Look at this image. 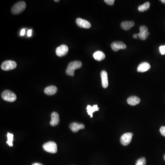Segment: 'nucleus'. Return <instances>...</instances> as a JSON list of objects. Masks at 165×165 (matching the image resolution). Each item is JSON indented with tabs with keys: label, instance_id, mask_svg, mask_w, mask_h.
<instances>
[{
	"label": "nucleus",
	"instance_id": "12",
	"mask_svg": "<svg viewBox=\"0 0 165 165\" xmlns=\"http://www.w3.org/2000/svg\"><path fill=\"white\" fill-rule=\"evenodd\" d=\"M101 78L102 81V87L106 88L108 86V80L107 72L105 70L101 71Z\"/></svg>",
	"mask_w": 165,
	"mask_h": 165
},
{
	"label": "nucleus",
	"instance_id": "7",
	"mask_svg": "<svg viewBox=\"0 0 165 165\" xmlns=\"http://www.w3.org/2000/svg\"><path fill=\"white\" fill-rule=\"evenodd\" d=\"M140 32L138 34V37L142 40H145L147 39L150 32H148V29L147 26L145 25L141 26L139 28Z\"/></svg>",
	"mask_w": 165,
	"mask_h": 165
},
{
	"label": "nucleus",
	"instance_id": "31",
	"mask_svg": "<svg viewBox=\"0 0 165 165\" xmlns=\"http://www.w3.org/2000/svg\"><path fill=\"white\" fill-rule=\"evenodd\" d=\"M55 1V2H58V1H58V0H57V1H56V0H55V1Z\"/></svg>",
	"mask_w": 165,
	"mask_h": 165
},
{
	"label": "nucleus",
	"instance_id": "25",
	"mask_svg": "<svg viewBox=\"0 0 165 165\" xmlns=\"http://www.w3.org/2000/svg\"><path fill=\"white\" fill-rule=\"evenodd\" d=\"M159 49H160V52L162 55H164V54H165L164 45H162V46H160V48H159Z\"/></svg>",
	"mask_w": 165,
	"mask_h": 165
},
{
	"label": "nucleus",
	"instance_id": "13",
	"mask_svg": "<svg viewBox=\"0 0 165 165\" xmlns=\"http://www.w3.org/2000/svg\"><path fill=\"white\" fill-rule=\"evenodd\" d=\"M59 122V116L56 112H53L51 115V121L50 124L52 126H56Z\"/></svg>",
	"mask_w": 165,
	"mask_h": 165
},
{
	"label": "nucleus",
	"instance_id": "8",
	"mask_svg": "<svg viewBox=\"0 0 165 165\" xmlns=\"http://www.w3.org/2000/svg\"><path fill=\"white\" fill-rule=\"evenodd\" d=\"M69 52V47L65 45H60L56 49V53L57 56L59 57L65 56Z\"/></svg>",
	"mask_w": 165,
	"mask_h": 165
},
{
	"label": "nucleus",
	"instance_id": "3",
	"mask_svg": "<svg viewBox=\"0 0 165 165\" xmlns=\"http://www.w3.org/2000/svg\"><path fill=\"white\" fill-rule=\"evenodd\" d=\"M1 97L4 101L8 102H13L17 99V96L14 93L9 90H6L1 94Z\"/></svg>",
	"mask_w": 165,
	"mask_h": 165
},
{
	"label": "nucleus",
	"instance_id": "14",
	"mask_svg": "<svg viewBox=\"0 0 165 165\" xmlns=\"http://www.w3.org/2000/svg\"><path fill=\"white\" fill-rule=\"evenodd\" d=\"M150 68V66L149 63L147 62H143L141 63L137 68V71L138 72H146L149 70Z\"/></svg>",
	"mask_w": 165,
	"mask_h": 165
},
{
	"label": "nucleus",
	"instance_id": "1",
	"mask_svg": "<svg viewBox=\"0 0 165 165\" xmlns=\"http://www.w3.org/2000/svg\"><path fill=\"white\" fill-rule=\"evenodd\" d=\"M82 66L81 62L74 61L70 62L66 70V73L69 76H73L75 70L80 69Z\"/></svg>",
	"mask_w": 165,
	"mask_h": 165
},
{
	"label": "nucleus",
	"instance_id": "4",
	"mask_svg": "<svg viewBox=\"0 0 165 165\" xmlns=\"http://www.w3.org/2000/svg\"><path fill=\"white\" fill-rule=\"evenodd\" d=\"M44 150L46 152L54 154L57 151V147L56 143L53 141H49L44 144L43 145Z\"/></svg>",
	"mask_w": 165,
	"mask_h": 165
},
{
	"label": "nucleus",
	"instance_id": "32",
	"mask_svg": "<svg viewBox=\"0 0 165 165\" xmlns=\"http://www.w3.org/2000/svg\"><path fill=\"white\" fill-rule=\"evenodd\" d=\"M164 160H165V155H164Z\"/></svg>",
	"mask_w": 165,
	"mask_h": 165
},
{
	"label": "nucleus",
	"instance_id": "18",
	"mask_svg": "<svg viewBox=\"0 0 165 165\" xmlns=\"http://www.w3.org/2000/svg\"><path fill=\"white\" fill-rule=\"evenodd\" d=\"M94 58L98 61H101L104 60L106 57V55L101 51H97L93 54Z\"/></svg>",
	"mask_w": 165,
	"mask_h": 165
},
{
	"label": "nucleus",
	"instance_id": "21",
	"mask_svg": "<svg viewBox=\"0 0 165 165\" xmlns=\"http://www.w3.org/2000/svg\"><path fill=\"white\" fill-rule=\"evenodd\" d=\"M7 138H8V141H7V143L9 146L12 147L13 146V134L11 133H8L7 134Z\"/></svg>",
	"mask_w": 165,
	"mask_h": 165
},
{
	"label": "nucleus",
	"instance_id": "20",
	"mask_svg": "<svg viewBox=\"0 0 165 165\" xmlns=\"http://www.w3.org/2000/svg\"><path fill=\"white\" fill-rule=\"evenodd\" d=\"M150 2H145L144 4L139 6V7H138V11L141 12H143L147 11L148 9H149L150 7Z\"/></svg>",
	"mask_w": 165,
	"mask_h": 165
},
{
	"label": "nucleus",
	"instance_id": "30",
	"mask_svg": "<svg viewBox=\"0 0 165 165\" xmlns=\"http://www.w3.org/2000/svg\"><path fill=\"white\" fill-rule=\"evenodd\" d=\"M161 1L162 3L165 4V0H161Z\"/></svg>",
	"mask_w": 165,
	"mask_h": 165
},
{
	"label": "nucleus",
	"instance_id": "29",
	"mask_svg": "<svg viewBox=\"0 0 165 165\" xmlns=\"http://www.w3.org/2000/svg\"><path fill=\"white\" fill-rule=\"evenodd\" d=\"M32 165H43V164L40 163H35L32 164Z\"/></svg>",
	"mask_w": 165,
	"mask_h": 165
},
{
	"label": "nucleus",
	"instance_id": "23",
	"mask_svg": "<svg viewBox=\"0 0 165 165\" xmlns=\"http://www.w3.org/2000/svg\"><path fill=\"white\" fill-rule=\"evenodd\" d=\"M105 2L109 5H113L115 1L114 0H105Z\"/></svg>",
	"mask_w": 165,
	"mask_h": 165
},
{
	"label": "nucleus",
	"instance_id": "6",
	"mask_svg": "<svg viewBox=\"0 0 165 165\" xmlns=\"http://www.w3.org/2000/svg\"><path fill=\"white\" fill-rule=\"evenodd\" d=\"M133 134L132 133H125L120 138V142L124 146L129 145L132 141Z\"/></svg>",
	"mask_w": 165,
	"mask_h": 165
},
{
	"label": "nucleus",
	"instance_id": "24",
	"mask_svg": "<svg viewBox=\"0 0 165 165\" xmlns=\"http://www.w3.org/2000/svg\"><path fill=\"white\" fill-rule=\"evenodd\" d=\"M160 131L162 135L165 137V127L162 126L160 128Z\"/></svg>",
	"mask_w": 165,
	"mask_h": 165
},
{
	"label": "nucleus",
	"instance_id": "5",
	"mask_svg": "<svg viewBox=\"0 0 165 165\" xmlns=\"http://www.w3.org/2000/svg\"><path fill=\"white\" fill-rule=\"evenodd\" d=\"M17 66L16 62L12 60H8L4 62L1 65V68L4 71H10L14 69Z\"/></svg>",
	"mask_w": 165,
	"mask_h": 165
},
{
	"label": "nucleus",
	"instance_id": "27",
	"mask_svg": "<svg viewBox=\"0 0 165 165\" xmlns=\"http://www.w3.org/2000/svg\"><path fill=\"white\" fill-rule=\"evenodd\" d=\"M25 29H22L20 32L21 36H24V35L25 34Z\"/></svg>",
	"mask_w": 165,
	"mask_h": 165
},
{
	"label": "nucleus",
	"instance_id": "15",
	"mask_svg": "<svg viewBox=\"0 0 165 165\" xmlns=\"http://www.w3.org/2000/svg\"><path fill=\"white\" fill-rule=\"evenodd\" d=\"M57 91V88L54 85L48 86L45 89L44 92L48 96H52L55 94Z\"/></svg>",
	"mask_w": 165,
	"mask_h": 165
},
{
	"label": "nucleus",
	"instance_id": "22",
	"mask_svg": "<svg viewBox=\"0 0 165 165\" xmlns=\"http://www.w3.org/2000/svg\"><path fill=\"white\" fill-rule=\"evenodd\" d=\"M146 162L145 157H142L139 158L137 161L135 165H146Z\"/></svg>",
	"mask_w": 165,
	"mask_h": 165
},
{
	"label": "nucleus",
	"instance_id": "19",
	"mask_svg": "<svg viewBox=\"0 0 165 165\" xmlns=\"http://www.w3.org/2000/svg\"><path fill=\"white\" fill-rule=\"evenodd\" d=\"M87 113L90 116V117H92L93 113L96 111H98L99 110V108L98 107L97 105H95L93 106L90 105H88L87 106Z\"/></svg>",
	"mask_w": 165,
	"mask_h": 165
},
{
	"label": "nucleus",
	"instance_id": "28",
	"mask_svg": "<svg viewBox=\"0 0 165 165\" xmlns=\"http://www.w3.org/2000/svg\"><path fill=\"white\" fill-rule=\"evenodd\" d=\"M138 36V34H134L133 35V38H134V39L137 38Z\"/></svg>",
	"mask_w": 165,
	"mask_h": 165
},
{
	"label": "nucleus",
	"instance_id": "26",
	"mask_svg": "<svg viewBox=\"0 0 165 165\" xmlns=\"http://www.w3.org/2000/svg\"><path fill=\"white\" fill-rule=\"evenodd\" d=\"M32 30L31 29H29V30H28V33H27V35H28V36L30 37L32 36Z\"/></svg>",
	"mask_w": 165,
	"mask_h": 165
},
{
	"label": "nucleus",
	"instance_id": "9",
	"mask_svg": "<svg viewBox=\"0 0 165 165\" xmlns=\"http://www.w3.org/2000/svg\"><path fill=\"white\" fill-rule=\"evenodd\" d=\"M76 23L78 27L85 29H89L91 27V25L89 22L82 18H78L76 20Z\"/></svg>",
	"mask_w": 165,
	"mask_h": 165
},
{
	"label": "nucleus",
	"instance_id": "11",
	"mask_svg": "<svg viewBox=\"0 0 165 165\" xmlns=\"http://www.w3.org/2000/svg\"><path fill=\"white\" fill-rule=\"evenodd\" d=\"M69 128L73 132L76 133L79 131V130L85 129V126L82 123L74 122H72L70 124Z\"/></svg>",
	"mask_w": 165,
	"mask_h": 165
},
{
	"label": "nucleus",
	"instance_id": "2",
	"mask_svg": "<svg viewBox=\"0 0 165 165\" xmlns=\"http://www.w3.org/2000/svg\"><path fill=\"white\" fill-rule=\"evenodd\" d=\"M26 7V3L24 1H19L13 6L11 11L13 14H20L25 10Z\"/></svg>",
	"mask_w": 165,
	"mask_h": 165
},
{
	"label": "nucleus",
	"instance_id": "16",
	"mask_svg": "<svg viewBox=\"0 0 165 165\" xmlns=\"http://www.w3.org/2000/svg\"><path fill=\"white\" fill-rule=\"evenodd\" d=\"M141 102V99L138 97L136 96H132L127 99V102L130 105L136 106V105L139 104Z\"/></svg>",
	"mask_w": 165,
	"mask_h": 165
},
{
	"label": "nucleus",
	"instance_id": "33",
	"mask_svg": "<svg viewBox=\"0 0 165 165\" xmlns=\"http://www.w3.org/2000/svg\"><path fill=\"white\" fill-rule=\"evenodd\" d=\"M164 50H165V45H164Z\"/></svg>",
	"mask_w": 165,
	"mask_h": 165
},
{
	"label": "nucleus",
	"instance_id": "10",
	"mask_svg": "<svg viewBox=\"0 0 165 165\" xmlns=\"http://www.w3.org/2000/svg\"><path fill=\"white\" fill-rule=\"evenodd\" d=\"M126 47L125 44L121 41H115L111 44V48L115 52H117L120 49H125Z\"/></svg>",
	"mask_w": 165,
	"mask_h": 165
},
{
	"label": "nucleus",
	"instance_id": "17",
	"mask_svg": "<svg viewBox=\"0 0 165 165\" xmlns=\"http://www.w3.org/2000/svg\"><path fill=\"white\" fill-rule=\"evenodd\" d=\"M134 22L133 21H124L121 24V27L124 30H128L134 26Z\"/></svg>",
	"mask_w": 165,
	"mask_h": 165
}]
</instances>
